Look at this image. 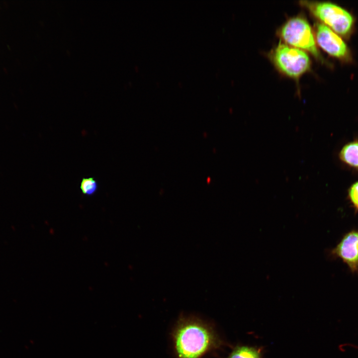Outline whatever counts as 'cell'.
Instances as JSON below:
<instances>
[{"instance_id": "6da1fadb", "label": "cell", "mask_w": 358, "mask_h": 358, "mask_svg": "<svg viewBox=\"0 0 358 358\" xmlns=\"http://www.w3.org/2000/svg\"><path fill=\"white\" fill-rule=\"evenodd\" d=\"M175 348L179 358H199L217 344L213 332L202 323L184 322L175 335Z\"/></svg>"}, {"instance_id": "7a4b0ae2", "label": "cell", "mask_w": 358, "mask_h": 358, "mask_svg": "<svg viewBox=\"0 0 358 358\" xmlns=\"http://www.w3.org/2000/svg\"><path fill=\"white\" fill-rule=\"evenodd\" d=\"M300 4L336 33L346 36L352 32L354 19L342 7L329 2L302 1Z\"/></svg>"}, {"instance_id": "3957f363", "label": "cell", "mask_w": 358, "mask_h": 358, "mask_svg": "<svg viewBox=\"0 0 358 358\" xmlns=\"http://www.w3.org/2000/svg\"><path fill=\"white\" fill-rule=\"evenodd\" d=\"M270 58L279 72L294 79H299L311 67L307 52L281 42L272 51Z\"/></svg>"}, {"instance_id": "277c9868", "label": "cell", "mask_w": 358, "mask_h": 358, "mask_svg": "<svg viewBox=\"0 0 358 358\" xmlns=\"http://www.w3.org/2000/svg\"><path fill=\"white\" fill-rule=\"evenodd\" d=\"M279 34L284 43L308 52L318 59L321 58L313 31L304 17L291 18L280 28Z\"/></svg>"}, {"instance_id": "5b68a950", "label": "cell", "mask_w": 358, "mask_h": 358, "mask_svg": "<svg viewBox=\"0 0 358 358\" xmlns=\"http://www.w3.org/2000/svg\"><path fill=\"white\" fill-rule=\"evenodd\" d=\"M315 36L318 45L331 56L342 60L349 57V50L345 42L326 25L317 23Z\"/></svg>"}, {"instance_id": "8992f818", "label": "cell", "mask_w": 358, "mask_h": 358, "mask_svg": "<svg viewBox=\"0 0 358 358\" xmlns=\"http://www.w3.org/2000/svg\"><path fill=\"white\" fill-rule=\"evenodd\" d=\"M331 256L340 258L352 272H358V230L347 233L331 251Z\"/></svg>"}, {"instance_id": "52a82bcc", "label": "cell", "mask_w": 358, "mask_h": 358, "mask_svg": "<svg viewBox=\"0 0 358 358\" xmlns=\"http://www.w3.org/2000/svg\"><path fill=\"white\" fill-rule=\"evenodd\" d=\"M339 157L347 165L358 169V141L345 145L341 150Z\"/></svg>"}, {"instance_id": "ba28073f", "label": "cell", "mask_w": 358, "mask_h": 358, "mask_svg": "<svg viewBox=\"0 0 358 358\" xmlns=\"http://www.w3.org/2000/svg\"><path fill=\"white\" fill-rule=\"evenodd\" d=\"M262 349L247 345L237 346L228 358H263Z\"/></svg>"}, {"instance_id": "9c48e42d", "label": "cell", "mask_w": 358, "mask_h": 358, "mask_svg": "<svg viewBox=\"0 0 358 358\" xmlns=\"http://www.w3.org/2000/svg\"><path fill=\"white\" fill-rule=\"evenodd\" d=\"M80 187L83 194L91 196L97 191L98 183L94 178H84L81 181Z\"/></svg>"}, {"instance_id": "30bf717a", "label": "cell", "mask_w": 358, "mask_h": 358, "mask_svg": "<svg viewBox=\"0 0 358 358\" xmlns=\"http://www.w3.org/2000/svg\"><path fill=\"white\" fill-rule=\"evenodd\" d=\"M348 196L353 206L356 211H358V181L350 187Z\"/></svg>"}]
</instances>
